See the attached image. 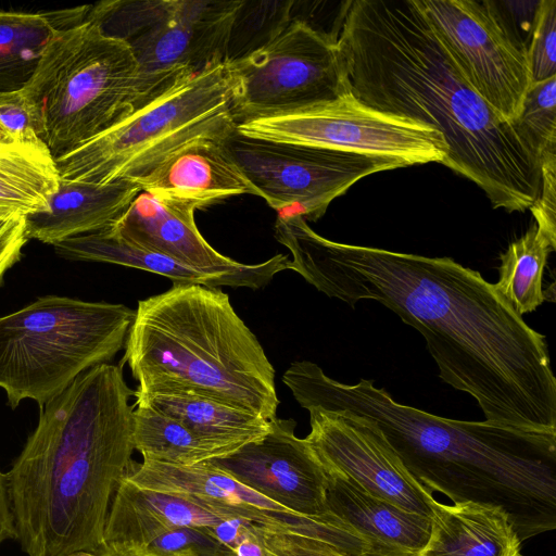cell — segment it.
I'll return each mask as SVG.
<instances>
[{"instance_id":"cell-39","label":"cell","mask_w":556,"mask_h":556,"mask_svg":"<svg viewBox=\"0 0 556 556\" xmlns=\"http://www.w3.org/2000/svg\"><path fill=\"white\" fill-rule=\"evenodd\" d=\"M76 556H161L149 552L144 546L132 543H104L94 554Z\"/></svg>"},{"instance_id":"cell-27","label":"cell","mask_w":556,"mask_h":556,"mask_svg":"<svg viewBox=\"0 0 556 556\" xmlns=\"http://www.w3.org/2000/svg\"><path fill=\"white\" fill-rule=\"evenodd\" d=\"M132 442L143 460L193 466L230 453L202 438L179 420L135 404Z\"/></svg>"},{"instance_id":"cell-35","label":"cell","mask_w":556,"mask_h":556,"mask_svg":"<svg viewBox=\"0 0 556 556\" xmlns=\"http://www.w3.org/2000/svg\"><path fill=\"white\" fill-rule=\"evenodd\" d=\"M541 188L529 208L539 229L556 242V147L541 155Z\"/></svg>"},{"instance_id":"cell-11","label":"cell","mask_w":556,"mask_h":556,"mask_svg":"<svg viewBox=\"0 0 556 556\" xmlns=\"http://www.w3.org/2000/svg\"><path fill=\"white\" fill-rule=\"evenodd\" d=\"M223 143L254 187L280 217L320 218L336 198L359 179L406 167L397 160L258 139L233 128Z\"/></svg>"},{"instance_id":"cell-33","label":"cell","mask_w":556,"mask_h":556,"mask_svg":"<svg viewBox=\"0 0 556 556\" xmlns=\"http://www.w3.org/2000/svg\"><path fill=\"white\" fill-rule=\"evenodd\" d=\"M0 128L12 142L46 147L22 89L0 92Z\"/></svg>"},{"instance_id":"cell-10","label":"cell","mask_w":556,"mask_h":556,"mask_svg":"<svg viewBox=\"0 0 556 556\" xmlns=\"http://www.w3.org/2000/svg\"><path fill=\"white\" fill-rule=\"evenodd\" d=\"M231 62L235 124L282 115L350 92L337 36L292 18L269 41Z\"/></svg>"},{"instance_id":"cell-41","label":"cell","mask_w":556,"mask_h":556,"mask_svg":"<svg viewBox=\"0 0 556 556\" xmlns=\"http://www.w3.org/2000/svg\"><path fill=\"white\" fill-rule=\"evenodd\" d=\"M0 142H12L1 128H0Z\"/></svg>"},{"instance_id":"cell-16","label":"cell","mask_w":556,"mask_h":556,"mask_svg":"<svg viewBox=\"0 0 556 556\" xmlns=\"http://www.w3.org/2000/svg\"><path fill=\"white\" fill-rule=\"evenodd\" d=\"M294 429L293 419L276 416L261 441L207 463L293 513L328 516L326 469L307 440L296 437Z\"/></svg>"},{"instance_id":"cell-17","label":"cell","mask_w":556,"mask_h":556,"mask_svg":"<svg viewBox=\"0 0 556 556\" xmlns=\"http://www.w3.org/2000/svg\"><path fill=\"white\" fill-rule=\"evenodd\" d=\"M195 203L140 191L110 228L135 244L185 265L213 274H242L256 264H242L217 252L200 233Z\"/></svg>"},{"instance_id":"cell-22","label":"cell","mask_w":556,"mask_h":556,"mask_svg":"<svg viewBox=\"0 0 556 556\" xmlns=\"http://www.w3.org/2000/svg\"><path fill=\"white\" fill-rule=\"evenodd\" d=\"M225 519L189 496L142 488L124 477L110 506L103 544L147 545L175 528H213Z\"/></svg>"},{"instance_id":"cell-21","label":"cell","mask_w":556,"mask_h":556,"mask_svg":"<svg viewBox=\"0 0 556 556\" xmlns=\"http://www.w3.org/2000/svg\"><path fill=\"white\" fill-rule=\"evenodd\" d=\"M136 182L60 180L48 208L25 217L28 239L55 244L113 225L140 192Z\"/></svg>"},{"instance_id":"cell-5","label":"cell","mask_w":556,"mask_h":556,"mask_svg":"<svg viewBox=\"0 0 556 556\" xmlns=\"http://www.w3.org/2000/svg\"><path fill=\"white\" fill-rule=\"evenodd\" d=\"M124 350L137 389L177 386L276 417L275 369L217 288L173 285L140 300Z\"/></svg>"},{"instance_id":"cell-7","label":"cell","mask_w":556,"mask_h":556,"mask_svg":"<svg viewBox=\"0 0 556 556\" xmlns=\"http://www.w3.org/2000/svg\"><path fill=\"white\" fill-rule=\"evenodd\" d=\"M135 309L47 295L0 317V388L12 408L43 406L88 369L109 363L125 342Z\"/></svg>"},{"instance_id":"cell-25","label":"cell","mask_w":556,"mask_h":556,"mask_svg":"<svg viewBox=\"0 0 556 556\" xmlns=\"http://www.w3.org/2000/svg\"><path fill=\"white\" fill-rule=\"evenodd\" d=\"M89 8L36 13L0 11V92L22 89L54 35L83 22Z\"/></svg>"},{"instance_id":"cell-38","label":"cell","mask_w":556,"mask_h":556,"mask_svg":"<svg viewBox=\"0 0 556 556\" xmlns=\"http://www.w3.org/2000/svg\"><path fill=\"white\" fill-rule=\"evenodd\" d=\"M8 539H15V527L8 492L7 473L0 471V544Z\"/></svg>"},{"instance_id":"cell-3","label":"cell","mask_w":556,"mask_h":556,"mask_svg":"<svg viewBox=\"0 0 556 556\" xmlns=\"http://www.w3.org/2000/svg\"><path fill=\"white\" fill-rule=\"evenodd\" d=\"M135 396L121 366L97 365L40 408L7 473L15 540L27 556L94 554L134 452Z\"/></svg>"},{"instance_id":"cell-13","label":"cell","mask_w":556,"mask_h":556,"mask_svg":"<svg viewBox=\"0 0 556 556\" xmlns=\"http://www.w3.org/2000/svg\"><path fill=\"white\" fill-rule=\"evenodd\" d=\"M473 90L509 123L532 85L528 47L495 1L416 0Z\"/></svg>"},{"instance_id":"cell-36","label":"cell","mask_w":556,"mask_h":556,"mask_svg":"<svg viewBox=\"0 0 556 556\" xmlns=\"http://www.w3.org/2000/svg\"><path fill=\"white\" fill-rule=\"evenodd\" d=\"M28 240L25 217L0 218V283L4 273L20 260Z\"/></svg>"},{"instance_id":"cell-31","label":"cell","mask_w":556,"mask_h":556,"mask_svg":"<svg viewBox=\"0 0 556 556\" xmlns=\"http://www.w3.org/2000/svg\"><path fill=\"white\" fill-rule=\"evenodd\" d=\"M530 34L527 47L532 83L556 76V0L536 2Z\"/></svg>"},{"instance_id":"cell-20","label":"cell","mask_w":556,"mask_h":556,"mask_svg":"<svg viewBox=\"0 0 556 556\" xmlns=\"http://www.w3.org/2000/svg\"><path fill=\"white\" fill-rule=\"evenodd\" d=\"M56 254L75 261L102 262L132 267L164 276L173 285H200L208 288L265 287L279 271L289 269V256L277 254L242 274H213L185 265L160 252L135 244L110 228L68 238L53 244Z\"/></svg>"},{"instance_id":"cell-37","label":"cell","mask_w":556,"mask_h":556,"mask_svg":"<svg viewBox=\"0 0 556 556\" xmlns=\"http://www.w3.org/2000/svg\"><path fill=\"white\" fill-rule=\"evenodd\" d=\"M253 523L242 518H229L210 529L223 544L233 551L250 534Z\"/></svg>"},{"instance_id":"cell-2","label":"cell","mask_w":556,"mask_h":556,"mask_svg":"<svg viewBox=\"0 0 556 556\" xmlns=\"http://www.w3.org/2000/svg\"><path fill=\"white\" fill-rule=\"evenodd\" d=\"M344 5L337 41L350 92L441 132L442 164L479 186L494 208L529 210L540 193V157L473 90L416 0Z\"/></svg>"},{"instance_id":"cell-40","label":"cell","mask_w":556,"mask_h":556,"mask_svg":"<svg viewBox=\"0 0 556 556\" xmlns=\"http://www.w3.org/2000/svg\"><path fill=\"white\" fill-rule=\"evenodd\" d=\"M255 525L257 523H253L250 534L233 548L236 556H264V547L255 532Z\"/></svg>"},{"instance_id":"cell-24","label":"cell","mask_w":556,"mask_h":556,"mask_svg":"<svg viewBox=\"0 0 556 556\" xmlns=\"http://www.w3.org/2000/svg\"><path fill=\"white\" fill-rule=\"evenodd\" d=\"M430 536L418 556H521V540L501 507L431 503Z\"/></svg>"},{"instance_id":"cell-4","label":"cell","mask_w":556,"mask_h":556,"mask_svg":"<svg viewBox=\"0 0 556 556\" xmlns=\"http://www.w3.org/2000/svg\"><path fill=\"white\" fill-rule=\"evenodd\" d=\"M309 403L375 422L429 494L501 506L521 541L556 528V432L440 417L395 401L371 379L351 384L326 374Z\"/></svg>"},{"instance_id":"cell-12","label":"cell","mask_w":556,"mask_h":556,"mask_svg":"<svg viewBox=\"0 0 556 556\" xmlns=\"http://www.w3.org/2000/svg\"><path fill=\"white\" fill-rule=\"evenodd\" d=\"M244 136L393 159L407 166L443 163L447 144L433 127L372 109L351 92L282 115L235 126Z\"/></svg>"},{"instance_id":"cell-28","label":"cell","mask_w":556,"mask_h":556,"mask_svg":"<svg viewBox=\"0 0 556 556\" xmlns=\"http://www.w3.org/2000/svg\"><path fill=\"white\" fill-rule=\"evenodd\" d=\"M556 242L546 237L534 223L501 254L496 291L522 316L533 312L545 300L542 280L548 256Z\"/></svg>"},{"instance_id":"cell-32","label":"cell","mask_w":556,"mask_h":556,"mask_svg":"<svg viewBox=\"0 0 556 556\" xmlns=\"http://www.w3.org/2000/svg\"><path fill=\"white\" fill-rule=\"evenodd\" d=\"M142 546L161 556H236L204 527L175 528Z\"/></svg>"},{"instance_id":"cell-26","label":"cell","mask_w":556,"mask_h":556,"mask_svg":"<svg viewBox=\"0 0 556 556\" xmlns=\"http://www.w3.org/2000/svg\"><path fill=\"white\" fill-rule=\"evenodd\" d=\"M60 180L47 147L0 142V218L46 211Z\"/></svg>"},{"instance_id":"cell-9","label":"cell","mask_w":556,"mask_h":556,"mask_svg":"<svg viewBox=\"0 0 556 556\" xmlns=\"http://www.w3.org/2000/svg\"><path fill=\"white\" fill-rule=\"evenodd\" d=\"M243 0L102 1L88 18L130 47L150 84L175 81L227 62L236 17Z\"/></svg>"},{"instance_id":"cell-23","label":"cell","mask_w":556,"mask_h":556,"mask_svg":"<svg viewBox=\"0 0 556 556\" xmlns=\"http://www.w3.org/2000/svg\"><path fill=\"white\" fill-rule=\"evenodd\" d=\"M135 397V404L179 420L230 454L248 443L261 441L270 427V420L245 408L177 386L137 389Z\"/></svg>"},{"instance_id":"cell-8","label":"cell","mask_w":556,"mask_h":556,"mask_svg":"<svg viewBox=\"0 0 556 556\" xmlns=\"http://www.w3.org/2000/svg\"><path fill=\"white\" fill-rule=\"evenodd\" d=\"M231 62L186 76L113 126L55 160L60 177L93 184L134 181L166 155L202 137H225L231 115Z\"/></svg>"},{"instance_id":"cell-19","label":"cell","mask_w":556,"mask_h":556,"mask_svg":"<svg viewBox=\"0 0 556 556\" xmlns=\"http://www.w3.org/2000/svg\"><path fill=\"white\" fill-rule=\"evenodd\" d=\"M325 469L327 509L365 540L368 556L419 555L430 536V517L404 509L351 478Z\"/></svg>"},{"instance_id":"cell-30","label":"cell","mask_w":556,"mask_h":556,"mask_svg":"<svg viewBox=\"0 0 556 556\" xmlns=\"http://www.w3.org/2000/svg\"><path fill=\"white\" fill-rule=\"evenodd\" d=\"M513 125L540 160L556 147V76L532 83Z\"/></svg>"},{"instance_id":"cell-14","label":"cell","mask_w":556,"mask_h":556,"mask_svg":"<svg viewBox=\"0 0 556 556\" xmlns=\"http://www.w3.org/2000/svg\"><path fill=\"white\" fill-rule=\"evenodd\" d=\"M125 478L142 488L189 496L226 518H242L271 529L320 540L345 556H365L368 549L364 539L334 515L301 516L240 483L207 462L182 466L131 460Z\"/></svg>"},{"instance_id":"cell-15","label":"cell","mask_w":556,"mask_h":556,"mask_svg":"<svg viewBox=\"0 0 556 556\" xmlns=\"http://www.w3.org/2000/svg\"><path fill=\"white\" fill-rule=\"evenodd\" d=\"M306 435L325 468L338 471L404 509L431 518L433 495L407 472L375 422L313 407Z\"/></svg>"},{"instance_id":"cell-34","label":"cell","mask_w":556,"mask_h":556,"mask_svg":"<svg viewBox=\"0 0 556 556\" xmlns=\"http://www.w3.org/2000/svg\"><path fill=\"white\" fill-rule=\"evenodd\" d=\"M264 556H345L336 547L299 533L255 525Z\"/></svg>"},{"instance_id":"cell-18","label":"cell","mask_w":556,"mask_h":556,"mask_svg":"<svg viewBox=\"0 0 556 556\" xmlns=\"http://www.w3.org/2000/svg\"><path fill=\"white\" fill-rule=\"evenodd\" d=\"M223 138L193 139L174 150L132 182L141 191L189 201L199 208L228 197L257 195L225 149Z\"/></svg>"},{"instance_id":"cell-1","label":"cell","mask_w":556,"mask_h":556,"mask_svg":"<svg viewBox=\"0 0 556 556\" xmlns=\"http://www.w3.org/2000/svg\"><path fill=\"white\" fill-rule=\"evenodd\" d=\"M289 269L350 306L376 301L424 337L439 377L472 396L484 420L556 431V378L546 338L493 283L451 257L342 243L299 216L278 217Z\"/></svg>"},{"instance_id":"cell-29","label":"cell","mask_w":556,"mask_h":556,"mask_svg":"<svg viewBox=\"0 0 556 556\" xmlns=\"http://www.w3.org/2000/svg\"><path fill=\"white\" fill-rule=\"evenodd\" d=\"M244 1L233 24L228 60L236 61L269 41L291 18L292 1Z\"/></svg>"},{"instance_id":"cell-6","label":"cell","mask_w":556,"mask_h":556,"mask_svg":"<svg viewBox=\"0 0 556 556\" xmlns=\"http://www.w3.org/2000/svg\"><path fill=\"white\" fill-rule=\"evenodd\" d=\"M22 90L38 136L56 160L164 89L142 75L127 42L86 16L54 35Z\"/></svg>"}]
</instances>
